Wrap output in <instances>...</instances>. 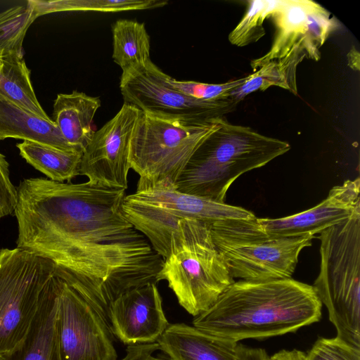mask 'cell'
<instances>
[{
	"instance_id": "obj_1",
	"label": "cell",
	"mask_w": 360,
	"mask_h": 360,
	"mask_svg": "<svg viewBox=\"0 0 360 360\" xmlns=\"http://www.w3.org/2000/svg\"><path fill=\"white\" fill-rule=\"evenodd\" d=\"M17 191V248L52 261L108 321L118 296L158 282L163 259L125 217V190L28 178Z\"/></svg>"
},
{
	"instance_id": "obj_2",
	"label": "cell",
	"mask_w": 360,
	"mask_h": 360,
	"mask_svg": "<svg viewBox=\"0 0 360 360\" xmlns=\"http://www.w3.org/2000/svg\"><path fill=\"white\" fill-rule=\"evenodd\" d=\"M322 304L313 286L292 278L234 281L193 326L238 342L285 333L317 322Z\"/></svg>"
},
{
	"instance_id": "obj_3",
	"label": "cell",
	"mask_w": 360,
	"mask_h": 360,
	"mask_svg": "<svg viewBox=\"0 0 360 360\" xmlns=\"http://www.w3.org/2000/svg\"><path fill=\"white\" fill-rule=\"evenodd\" d=\"M290 149L286 141L219 118L217 127L193 153L175 187L184 193L225 203L227 191L236 179Z\"/></svg>"
},
{
	"instance_id": "obj_4",
	"label": "cell",
	"mask_w": 360,
	"mask_h": 360,
	"mask_svg": "<svg viewBox=\"0 0 360 360\" xmlns=\"http://www.w3.org/2000/svg\"><path fill=\"white\" fill-rule=\"evenodd\" d=\"M162 280L179 304L194 316L212 307L234 282L210 224L193 219L179 221L158 276V282Z\"/></svg>"
},
{
	"instance_id": "obj_5",
	"label": "cell",
	"mask_w": 360,
	"mask_h": 360,
	"mask_svg": "<svg viewBox=\"0 0 360 360\" xmlns=\"http://www.w3.org/2000/svg\"><path fill=\"white\" fill-rule=\"evenodd\" d=\"M319 238L320 271L313 288L336 337L360 349V210Z\"/></svg>"
},
{
	"instance_id": "obj_6",
	"label": "cell",
	"mask_w": 360,
	"mask_h": 360,
	"mask_svg": "<svg viewBox=\"0 0 360 360\" xmlns=\"http://www.w3.org/2000/svg\"><path fill=\"white\" fill-rule=\"evenodd\" d=\"M210 228L232 278L249 281L292 278L301 251L314 238L269 234L256 217L219 221Z\"/></svg>"
},
{
	"instance_id": "obj_7",
	"label": "cell",
	"mask_w": 360,
	"mask_h": 360,
	"mask_svg": "<svg viewBox=\"0 0 360 360\" xmlns=\"http://www.w3.org/2000/svg\"><path fill=\"white\" fill-rule=\"evenodd\" d=\"M127 220L149 241L164 259L180 220L197 219L208 224L226 219H249L253 212L241 207L187 194L174 186L158 184L136 188L122 205Z\"/></svg>"
},
{
	"instance_id": "obj_8",
	"label": "cell",
	"mask_w": 360,
	"mask_h": 360,
	"mask_svg": "<svg viewBox=\"0 0 360 360\" xmlns=\"http://www.w3.org/2000/svg\"><path fill=\"white\" fill-rule=\"evenodd\" d=\"M219 119V118H218ZM217 127V119L198 122L141 113L130 143V167L136 188L175 182L200 144Z\"/></svg>"
},
{
	"instance_id": "obj_9",
	"label": "cell",
	"mask_w": 360,
	"mask_h": 360,
	"mask_svg": "<svg viewBox=\"0 0 360 360\" xmlns=\"http://www.w3.org/2000/svg\"><path fill=\"white\" fill-rule=\"evenodd\" d=\"M56 266L33 252L0 249V355L25 338Z\"/></svg>"
},
{
	"instance_id": "obj_10",
	"label": "cell",
	"mask_w": 360,
	"mask_h": 360,
	"mask_svg": "<svg viewBox=\"0 0 360 360\" xmlns=\"http://www.w3.org/2000/svg\"><path fill=\"white\" fill-rule=\"evenodd\" d=\"M168 77L151 60L122 74L120 88L124 103L153 116L198 122L224 117L239 103L231 97L215 100L191 97L173 88Z\"/></svg>"
},
{
	"instance_id": "obj_11",
	"label": "cell",
	"mask_w": 360,
	"mask_h": 360,
	"mask_svg": "<svg viewBox=\"0 0 360 360\" xmlns=\"http://www.w3.org/2000/svg\"><path fill=\"white\" fill-rule=\"evenodd\" d=\"M59 278L56 328L61 360H117L108 321Z\"/></svg>"
},
{
	"instance_id": "obj_12",
	"label": "cell",
	"mask_w": 360,
	"mask_h": 360,
	"mask_svg": "<svg viewBox=\"0 0 360 360\" xmlns=\"http://www.w3.org/2000/svg\"><path fill=\"white\" fill-rule=\"evenodd\" d=\"M141 110L124 103L118 112L95 131L84 149L79 175L101 186L126 189L128 187L130 143Z\"/></svg>"
},
{
	"instance_id": "obj_13",
	"label": "cell",
	"mask_w": 360,
	"mask_h": 360,
	"mask_svg": "<svg viewBox=\"0 0 360 360\" xmlns=\"http://www.w3.org/2000/svg\"><path fill=\"white\" fill-rule=\"evenodd\" d=\"M270 17L275 25L276 37L269 52L251 62L254 71L285 57L295 46L302 49L307 58L319 60V49L337 27L326 9L309 0H276Z\"/></svg>"
},
{
	"instance_id": "obj_14",
	"label": "cell",
	"mask_w": 360,
	"mask_h": 360,
	"mask_svg": "<svg viewBox=\"0 0 360 360\" xmlns=\"http://www.w3.org/2000/svg\"><path fill=\"white\" fill-rule=\"evenodd\" d=\"M108 317L113 335L127 345L156 342L169 325L155 283L118 296L110 304Z\"/></svg>"
},
{
	"instance_id": "obj_15",
	"label": "cell",
	"mask_w": 360,
	"mask_h": 360,
	"mask_svg": "<svg viewBox=\"0 0 360 360\" xmlns=\"http://www.w3.org/2000/svg\"><path fill=\"white\" fill-rule=\"evenodd\" d=\"M360 210V179L347 180L333 187L321 202L290 216L257 218L267 233L278 236L313 235L338 224Z\"/></svg>"
},
{
	"instance_id": "obj_16",
	"label": "cell",
	"mask_w": 360,
	"mask_h": 360,
	"mask_svg": "<svg viewBox=\"0 0 360 360\" xmlns=\"http://www.w3.org/2000/svg\"><path fill=\"white\" fill-rule=\"evenodd\" d=\"M60 278L56 275L41 300L22 342L0 360H61L56 328Z\"/></svg>"
},
{
	"instance_id": "obj_17",
	"label": "cell",
	"mask_w": 360,
	"mask_h": 360,
	"mask_svg": "<svg viewBox=\"0 0 360 360\" xmlns=\"http://www.w3.org/2000/svg\"><path fill=\"white\" fill-rule=\"evenodd\" d=\"M156 342L170 360H236L238 345L185 323L169 324Z\"/></svg>"
},
{
	"instance_id": "obj_18",
	"label": "cell",
	"mask_w": 360,
	"mask_h": 360,
	"mask_svg": "<svg viewBox=\"0 0 360 360\" xmlns=\"http://www.w3.org/2000/svg\"><path fill=\"white\" fill-rule=\"evenodd\" d=\"M100 106L98 97L77 91L58 94L54 101L53 122L65 141L82 153L95 133L91 124Z\"/></svg>"
},
{
	"instance_id": "obj_19",
	"label": "cell",
	"mask_w": 360,
	"mask_h": 360,
	"mask_svg": "<svg viewBox=\"0 0 360 360\" xmlns=\"http://www.w3.org/2000/svg\"><path fill=\"white\" fill-rule=\"evenodd\" d=\"M7 138L35 141L63 150L79 152L65 141L52 120L44 119L0 95V141Z\"/></svg>"
},
{
	"instance_id": "obj_20",
	"label": "cell",
	"mask_w": 360,
	"mask_h": 360,
	"mask_svg": "<svg viewBox=\"0 0 360 360\" xmlns=\"http://www.w3.org/2000/svg\"><path fill=\"white\" fill-rule=\"evenodd\" d=\"M305 57L306 53L295 46L285 57L271 60L248 75L245 82L231 91L229 97L240 102L248 94L264 91L271 86L282 87L297 95L296 69Z\"/></svg>"
},
{
	"instance_id": "obj_21",
	"label": "cell",
	"mask_w": 360,
	"mask_h": 360,
	"mask_svg": "<svg viewBox=\"0 0 360 360\" xmlns=\"http://www.w3.org/2000/svg\"><path fill=\"white\" fill-rule=\"evenodd\" d=\"M112 58L126 74L146 65L150 60V37L145 24L120 19L112 26Z\"/></svg>"
},
{
	"instance_id": "obj_22",
	"label": "cell",
	"mask_w": 360,
	"mask_h": 360,
	"mask_svg": "<svg viewBox=\"0 0 360 360\" xmlns=\"http://www.w3.org/2000/svg\"><path fill=\"white\" fill-rule=\"evenodd\" d=\"M17 147L27 162L52 181H69L79 175L80 152L63 150L31 141H23Z\"/></svg>"
},
{
	"instance_id": "obj_23",
	"label": "cell",
	"mask_w": 360,
	"mask_h": 360,
	"mask_svg": "<svg viewBox=\"0 0 360 360\" xmlns=\"http://www.w3.org/2000/svg\"><path fill=\"white\" fill-rule=\"evenodd\" d=\"M23 57L0 56V95L15 105L44 119L51 120L38 101Z\"/></svg>"
},
{
	"instance_id": "obj_24",
	"label": "cell",
	"mask_w": 360,
	"mask_h": 360,
	"mask_svg": "<svg viewBox=\"0 0 360 360\" xmlns=\"http://www.w3.org/2000/svg\"><path fill=\"white\" fill-rule=\"evenodd\" d=\"M35 19L33 10L27 3L0 13V56L23 57V39Z\"/></svg>"
},
{
	"instance_id": "obj_25",
	"label": "cell",
	"mask_w": 360,
	"mask_h": 360,
	"mask_svg": "<svg viewBox=\"0 0 360 360\" xmlns=\"http://www.w3.org/2000/svg\"><path fill=\"white\" fill-rule=\"evenodd\" d=\"M248 9L229 36V41L237 46H244L258 41L265 34L263 22L272 10L270 1H249Z\"/></svg>"
},
{
	"instance_id": "obj_26",
	"label": "cell",
	"mask_w": 360,
	"mask_h": 360,
	"mask_svg": "<svg viewBox=\"0 0 360 360\" xmlns=\"http://www.w3.org/2000/svg\"><path fill=\"white\" fill-rule=\"evenodd\" d=\"M247 79L248 76L222 84H207L179 81L169 76L167 82L173 88L191 97L201 100H215L229 97V94L243 84Z\"/></svg>"
},
{
	"instance_id": "obj_27",
	"label": "cell",
	"mask_w": 360,
	"mask_h": 360,
	"mask_svg": "<svg viewBox=\"0 0 360 360\" xmlns=\"http://www.w3.org/2000/svg\"><path fill=\"white\" fill-rule=\"evenodd\" d=\"M161 0H71V10L98 12H120L144 10L165 6Z\"/></svg>"
},
{
	"instance_id": "obj_28",
	"label": "cell",
	"mask_w": 360,
	"mask_h": 360,
	"mask_svg": "<svg viewBox=\"0 0 360 360\" xmlns=\"http://www.w3.org/2000/svg\"><path fill=\"white\" fill-rule=\"evenodd\" d=\"M307 360H360V349L337 337L320 338L307 354Z\"/></svg>"
},
{
	"instance_id": "obj_29",
	"label": "cell",
	"mask_w": 360,
	"mask_h": 360,
	"mask_svg": "<svg viewBox=\"0 0 360 360\" xmlns=\"http://www.w3.org/2000/svg\"><path fill=\"white\" fill-rule=\"evenodd\" d=\"M18 202L17 188L9 176V164L0 153V218L14 213Z\"/></svg>"
},
{
	"instance_id": "obj_30",
	"label": "cell",
	"mask_w": 360,
	"mask_h": 360,
	"mask_svg": "<svg viewBox=\"0 0 360 360\" xmlns=\"http://www.w3.org/2000/svg\"><path fill=\"white\" fill-rule=\"evenodd\" d=\"M159 349L157 342L129 345L121 360H170L166 356H155V352Z\"/></svg>"
},
{
	"instance_id": "obj_31",
	"label": "cell",
	"mask_w": 360,
	"mask_h": 360,
	"mask_svg": "<svg viewBox=\"0 0 360 360\" xmlns=\"http://www.w3.org/2000/svg\"><path fill=\"white\" fill-rule=\"evenodd\" d=\"M266 351L262 348H252L238 344L236 360H265Z\"/></svg>"
},
{
	"instance_id": "obj_32",
	"label": "cell",
	"mask_w": 360,
	"mask_h": 360,
	"mask_svg": "<svg viewBox=\"0 0 360 360\" xmlns=\"http://www.w3.org/2000/svg\"><path fill=\"white\" fill-rule=\"evenodd\" d=\"M265 360H307V354L298 349L281 350Z\"/></svg>"
}]
</instances>
